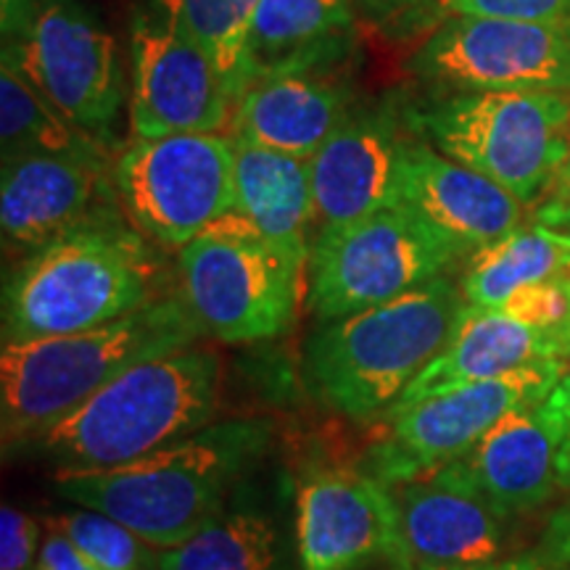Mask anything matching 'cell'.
<instances>
[{"label": "cell", "mask_w": 570, "mask_h": 570, "mask_svg": "<svg viewBox=\"0 0 570 570\" xmlns=\"http://www.w3.org/2000/svg\"><path fill=\"white\" fill-rule=\"evenodd\" d=\"M267 417L209 423L146 458L106 470H56V491L104 512L159 552L204 531L273 446Z\"/></svg>", "instance_id": "1"}, {"label": "cell", "mask_w": 570, "mask_h": 570, "mask_svg": "<svg viewBox=\"0 0 570 570\" xmlns=\"http://www.w3.org/2000/svg\"><path fill=\"white\" fill-rule=\"evenodd\" d=\"M465 306L460 285L441 275L386 304L320 323L304 346L306 386L344 417H386L454 338Z\"/></svg>", "instance_id": "2"}, {"label": "cell", "mask_w": 570, "mask_h": 570, "mask_svg": "<svg viewBox=\"0 0 570 570\" xmlns=\"http://www.w3.org/2000/svg\"><path fill=\"white\" fill-rule=\"evenodd\" d=\"M202 327L183 296L69 336L9 341L0 356L3 444H30L127 370L196 344Z\"/></svg>", "instance_id": "3"}, {"label": "cell", "mask_w": 570, "mask_h": 570, "mask_svg": "<svg viewBox=\"0 0 570 570\" xmlns=\"http://www.w3.org/2000/svg\"><path fill=\"white\" fill-rule=\"evenodd\" d=\"M151 244L125 214L27 254L3 288L6 344L92 331L159 302Z\"/></svg>", "instance_id": "4"}, {"label": "cell", "mask_w": 570, "mask_h": 570, "mask_svg": "<svg viewBox=\"0 0 570 570\" xmlns=\"http://www.w3.org/2000/svg\"><path fill=\"white\" fill-rule=\"evenodd\" d=\"M219 360L180 348L140 362L30 441L56 470H106L202 431L217 415Z\"/></svg>", "instance_id": "5"}, {"label": "cell", "mask_w": 570, "mask_h": 570, "mask_svg": "<svg viewBox=\"0 0 570 570\" xmlns=\"http://www.w3.org/2000/svg\"><path fill=\"white\" fill-rule=\"evenodd\" d=\"M407 117L428 146L487 175L523 206L550 194L570 156V92H433L407 104Z\"/></svg>", "instance_id": "6"}, {"label": "cell", "mask_w": 570, "mask_h": 570, "mask_svg": "<svg viewBox=\"0 0 570 570\" xmlns=\"http://www.w3.org/2000/svg\"><path fill=\"white\" fill-rule=\"evenodd\" d=\"M306 262L227 212L177 256L180 296L206 336L252 344L283 336L296 323Z\"/></svg>", "instance_id": "7"}, {"label": "cell", "mask_w": 570, "mask_h": 570, "mask_svg": "<svg viewBox=\"0 0 570 570\" xmlns=\"http://www.w3.org/2000/svg\"><path fill=\"white\" fill-rule=\"evenodd\" d=\"M3 63L69 122L117 148L127 104L117 38L88 0H0Z\"/></svg>", "instance_id": "8"}, {"label": "cell", "mask_w": 570, "mask_h": 570, "mask_svg": "<svg viewBox=\"0 0 570 570\" xmlns=\"http://www.w3.org/2000/svg\"><path fill=\"white\" fill-rule=\"evenodd\" d=\"M460 256L410 206H386L315 235L306 304L320 323H331L436 281Z\"/></svg>", "instance_id": "9"}, {"label": "cell", "mask_w": 570, "mask_h": 570, "mask_svg": "<svg viewBox=\"0 0 570 570\" xmlns=\"http://www.w3.org/2000/svg\"><path fill=\"white\" fill-rule=\"evenodd\" d=\"M114 183L125 214L148 240L183 248L235 209L233 138L219 132L138 138L117 154Z\"/></svg>", "instance_id": "10"}, {"label": "cell", "mask_w": 570, "mask_h": 570, "mask_svg": "<svg viewBox=\"0 0 570 570\" xmlns=\"http://www.w3.org/2000/svg\"><path fill=\"white\" fill-rule=\"evenodd\" d=\"M562 375L566 362L547 360L423 399L383 417L386 433L367 449L360 468L391 489L425 479L465 458L504 415L544 402Z\"/></svg>", "instance_id": "11"}, {"label": "cell", "mask_w": 570, "mask_h": 570, "mask_svg": "<svg viewBox=\"0 0 570 570\" xmlns=\"http://www.w3.org/2000/svg\"><path fill=\"white\" fill-rule=\"evenodd\" d=\"M407 69L436 92H570V24L446 17Z\"/></svg>", "instance_id": "12"}, {"label": "cell", "mask_w": 570, "mask_h": 570, "mask_svg": "<svg viewBox=\"0 0 570 570\" xmlns=\"http://www.w3.org/2000/svg\"><path fill=\"white\" fill-rule=\"evenodd\" d=\"M130 125L138 138L217 132L233 119L223 71L161 0L132 11Z\"/></svg>", "instance_id": "13"}, {"label": "cell", "mask_w": 570, "mask_h": 570, "mask_svg": "<svg viewBox=\"0 0 570 570\" xmlns=\"http://www.w3.org/2000/svg\"><path fill=\"white\" fill-rule=\"evenodd\" d=\"M302 570L412 568L394 489L362 468L309 470L296 487Z\"/></svg>", "instance_id": "14"}, {"label": "cell", "mask_w": 570, "mask_h": 570, "mask_svg": "<svg viewBox=\"0 0 570 570\" xmlns=\"http://www.w3.org/2000/svg\"><path fill=\"white\" fill-rule=\"evenodd\" d=\"M407 106L394 96L354 104L336 132L312 156L317 233L402 204V161L412 140Z\"/></svg>", "instance_id": "15"}, {"label": "cell", "mask_w": 570, "mask_h": 570, "mask_svg": "<svg viewBox=\"0 0 570 570\" xmlns=\"http://www.w3.org/2000/svg\"><path fill=\"white\" fill-rule=\"evenodd\" d=\"M114 161L90 156H21L0 173L6 248L32 254L80 227L125 217Z\"/></svg>", "instance_id": "16"}, {"label": "cell", "mask_w": 570, "mask_h": 570, "mask_svg": "<svg viewBox=\"0 0 570 570\" xmlns=\"http://www.w3.org/2000/svg\"><path fill=\"white\" fill-rule=\"evenodd\" d=\"M394 494L415 570L465 568L502 558L510 518L491 508L460 462L394 487Z\"/></svg>", "instance_id": "17"}, {"label": "cell", "mask_w": 570, "mask_h": 570, "mask_svg": "<svg viewBox=\"0 0 570 570\" xmlns=\"http://www.w3.org/2000/svg\"><path fill=\"white\" fill-rule=\"evenodd\" d=\"M399 198L458 252L473 256L523 225L525 206L487 175L446 159L415 135L402 161Z\"/></svg>", "instance_id": "18"}, {"label": "cell", "mask_w": 570, "mask_h": 570, "mask_svg": "<svg viewBox=\"0 0 570 570\" xmlns=\"http://www.w3.org/2000/svg\"><path fill=\"white\" fill-rule=\"evenodd\" d=\"M354 109L352 85L341 69L291 71L252 80L233 106V135L312 159Z\"/></svg>", "instance_id": "19"}, {"label": "cell", "mask_w": 570, "mask_h": 570, "mask_svg": "<svg viewBox=\"0 0 570 570\" xmlns=\"http://www.w3.org/2000/svg\"><path fill=\"white\" fill-rule=\"evenodd\" d=\"M161 570H302L283 481L269 489L248 479L204 531L161 552Z\"/></svg>", "instance_id": "20"}, {"label": "cell", "mask_w": 570, "mask_h": 570, "mask_svg": "<svg viewBox=\"0 0 570 570\" xmlns=\"http://www.w3.org/2000/svg\"><path fill=\"white\" fill-rule=\"evenodd\" d=\"M568 356L560 327H539L508 315L504 309L465 306L458 333L436 360L420 373L389 415L412 407L468 383L491 381L512 370ZM386 415V417H389Z\"/></svg>", "instance_id": "21"}, {"label": "cell", "mask_w": 570, "mask_h": 570, "mask_svg": "<svg viewBox=\"0 0 570 570\" xmlns=\"http://www.w3.org/2000/svg\"><path fill=\"white\" fill-rule=\"evenodd\" d=\"M539 404L504 415L458 460L491 508L510 520L539 510L562 489L558 446Z\"/></svg>", "instance_id": "22"}, {"label": "cell", "mask_w": 570, "mask_h": 570, "mask_svg": "<svg viewBox=\"0 0 570 570\" xmlns=\"http://www.w3.org/2000/svg\"><path fill=\"white\" fill-rule=\"evenodd\" d=\"M352 48L348 0H262L246 40V85L291 71L341 69Z\"/></svg>", "instance_id": "23"}, {"label": "cell", "mask_w": 570, "mask_h": 570, "mask_svg": "<svg viewBox=\"0 0 570 570\" xmlns=\"http://www.w3.org/2000/svg\"><path fill=\"white\" fill-rule=\"evenodd\" d=\"M235 148V212L269 240L309 262L317 225L312 161L230 135Z\"/></svg>", "instance_id": "24"}, {"label": "cell", "mask_w": 570, "mask_h": 570, "mask_svg": "<svg viewBox=\"0 0 570 570\" xmlns=\"http://www.w3.org/2000/svg\"><path fill=\"white\" fill-rule=\"evenodd\" d=\"M568 273L570 235L533 219L470 256L460 288L470 306L499 309L518 291L533 283L558 281Z\"/></svg>", "instance_id": "25"}, {"label": "cell", "mask_w": 570, "mask_h": 570, "mask_svg": "<svg viewBox=\"0 0 570 570\" xmlns=\"http://www.w3.org/2000/svg\"><path fill=\"white\" fill-rule=\"evenodd\" d=\"M0 154L3 161L21 156L117 159L111 142L69 122L9 63H0Z\"/></svg>", "instance_id": "26"}, {"label": "cell", "mask_w": 570, "mask_h": 570, "mask_svg": "<svg viewBox=\"0 0 570 570\" xmlns=\"http://www.w3.org/2000/svg\"><path fill=\"white\" fill-rule=\"evenodd\" d=\"M177 24L212 56L233 101L246 85V40L262 0H161Z\"/></svg>", "instance_id": "27"}, {"label": "cell", "mask_w": 570, "mask_h": 570, "mask_svg": "<svg viewBox=\"0 0 570 570\" xmlns=\"http://www.w3.org/2000/svg\"><path fill=\"white\" fill-rule=\"evenodd\" d=\"M46 525L48 531L67 537L106 570H161V552L104 512L69 510L46 518Z\"/></svg>", "instance_id": "28"}, {"label": "cell", "mask_w": 570, "mask_h": 570, "mask_svg": "<svg viewBox=\"0 0 570 570\" xmlns=\"http://www.w3.org/2000/svg\"><path fill=\"white\" fill-rule=\"evenodd\" d=\"M433 13L570 24V0H436Z\"/></svg>", "instance_id": "29"}, {"label": "cell", "mask_w": 570, "mask_h": 570, "mask_svg": "<svg viewBox=\"0 0 570 570\" xmlns=\"http://www.w3.org/2000/svg\"><path fill=\"white\" fill-rule=\"evenodd\" d=\"M508 315L523 320V323L539 325V327H560L566 325L568 309H570V294L568 281L558 277V281L533 283L529 288L518 291L508 304H502Z\"/></svg>", "instance_id": "30"}, {"label": "cell", "mask_w": 570, "mask_h": 570, "mask_svg": "<svg viewBox=\"0 0 570 570\" xmlns=\"http://www.w3.org/2000/svg\"><path fill=\"white\" fill-rule=\"evenodd\" d=\"M40 525L19 508L0 512V570H35L40 558Z\"/></svg>", "instance_id": "31"}, {"label": "cell", "mask_w": 570, "mask_h": 570, "mask_svg": "<svg viewBox=\"0 0 570 570\" xmlns=\"http://www.w3.org/2000/svg\"><path fill=\"white\" fill-rule=\"evenodd\" d=\"M544 423L550 428L558 446V470L562 489H570V370L560 377L558 386L539 404Z\"/></svg>", "instance_id": "32"}, {"label": "cell", "mask_w": 570, "mask_h": 570, "mask_svg": "<svg viewBox=\"0 0 570 570\" xmlns=\"http://www.w3.org/2000/svg\"><path fill=\"white\" fill-rule=\"evenodd\" d=\"M537 554L552 568L568 570L570 568V499L562 508H558L547 520L544 533H541Z\"/></svg>", "instance_id": "33"}, {"label": "cell", "mask_w": 570, "mask_h": 570, "mask_svg": "<svg viewBox=\"0 0 570 570\" xmlns=\"http://www.w3.org/2000/svg\"><path fill=\"white\" fill-rule=\"evenodd\" d=\"M35 570H106L98 566L96 560L88 558L80 547H75L67 537L61 533L48 531L46 539H42L40 558Z\"/></svg>", "instance_id": "34"}, {"label": "cell", "mask_w": 570, "mask_h": 570, "mask_svg": "<svg viewBox=\"0 0 570 570\" xmlns=\"http://www.w3.org/2000/svg\"><path fill=\"white\" fill-rule=\"evenodd\" d=\"M533 219L570 235V156L568 161L562 164L558 180H554L550 194L539 202L537 217Z\"/></svg>", "instance_id": "35"}, {"label": "cell", "mask_w": 570, "mask_h": 570, "mask_svg": "<svg viewBox=\"0 0 570 570\" xmlns=\"http://www.w3.org/2000/svg\"><path fill=\"white\" fill-rule=\"evenodd\" d=\"M356 3H360L373 19L391 21L402 17H433V3H436V0H356Z\"/></svg>", "instance_id": "36"}, {"label": "cell", "mask_w": 570, "mask_h": 570, "mask_svg": "<svg viewBox=\"0 0 570 570\" xmlns=\"http://www.w3.org/2000/svg\"><path fill=\"white\" fill-rule=\"evenodd\" d=\"M444 570H558L550 562H544L537 552L531 554H518V558L508 560H491L481 562V566H465V568H444Z\"/></svg>", "instance_id": "37"}, {"label": "cell", "mask_w": 570, "mask_h": 570, "mask_svg": "<svg viewBox=\"0 0 570 570\" xmlns=\"http://www.w3.org/2000/svg\"><path fill=\"white\" fill-rule=\"evenodd\" d=\"M568 294H570V277H568ZM562 336H566V346H568V356H570V309H568L566 325H562Z\"/></svg>", "instance_id": "38"}, {"label": "cell", "mask_w": 570, "mask_h": 570, "mask_svg": "<svg viewBox=\"0 0 570 570\" xmlns=\"http://www.w3.org/2000/svg\"><path fill=\"white\" fill-rule=\"evenodd\" d=\"M568 570H570V568H568Z\"/></svg>", "instance_id": "39"}]
</instances>
